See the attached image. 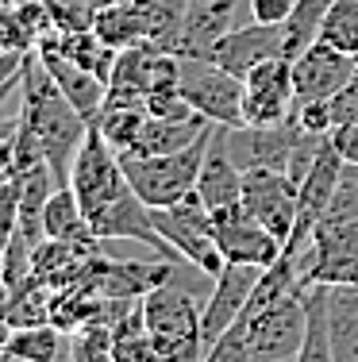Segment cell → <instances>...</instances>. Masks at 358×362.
<instances>
[{"label": "cell", "instance_id": "obj_15", "mask_svg": "<svg viewBox=\"0 0 358 362\" xmlns=\"http://www.w3.org/2000/svg\"><path fill=\"white\" fill-rule=\"evenodd\" d=\"M143 324L155 335V343L193 339V335H201V305L185 286H177V278H169L166 286L143 297Z\"/></svg>", "mask_w": 358, "mask_h": 362}, {"label": "cell", "instance_id": "obj_44", "mask_svg": "<svg viewBox=\"0 0 358 362\" xmlns=\"http://www.w3.org/2000/svg\"><path fill=\"white\" fill-rule=\"evenodd\" d=\"M278 362H293V358H278Z\"/></svg>", "mask_w": 358, "mask_h": 362}, {"label": "cell", "instance_id": "obj_2", "mask_svg": "<svg viewBox=\"0 0 358 362\" xmlns=\"http://www.w3.org/2000/svg\"><path fill=\"white\" fill-rule=\"evenodd\" d=\"M212 132H216V124L193 146L174 151V154H131V151L119 154V166H124V177L135 189V197L143 204H150V209H169L181 197L197 193L201 162H204V151H208Z\"/></svg>", "mask_w": 358, "mask_h": 362}, {"label": "cell", "instance_id": "obj_17", "mask_svg": "<svg viewBox=\"0 0 358 362\" xmlns=\"http://www.w3.org/2000/svg\"><path fill=\"white\" fill-rule=\"evenodd\" d=\"M35 50H39L42 66L50 70V77L58 81V89L66 93V100H70V105L78 108L81 116L93 124V119H97V112H100V105H105L108 85L100 81L97 74H89L85 66H78L73 58H66L50 39H39V42H35Z\"/></svg>", "mask_w": 358, "mask_h": 362}, {"label": "cell", "instance_id": "obj_18", "mask_svg": "<svg viewBox=\"0 0 358 362\" xmlns=\"http://www.w3.org/2000/svg\"><path fill=\"white\" fill-rule=\"evenodd\" d=\"M339 174H343V158H339L335 143L328 139V146H323L320 158H316V166H312L309 177L301 181V209H297V228H293L289 239H312L316 223L323 220L331 197H335Z\"/></svg>", "mask_w": 358, "mask_h": 362}, {"label": "cell", "instance_id": "obj_4", "mask_svg": "<svg viewBox=\"0 0 358 362\" xmlns=\"http://www.w3.org/2000/svg\"><path fill=\"white\" fill-rule=\"evenodd\" d=\"M239 327H243L251 362L293 358L297 347H301V339H304V327H309L304 289L289 293V297H281V300H274V305H266V308L243 313L239 316Z\"/></svg>", "mask_w": 358, "mask_h": 362}, {"label": "cell", "instance_id": "obj_13", "mask_svg": "<svg viewBox=\"0 0 358 362\" xmlns=\"http://www.w3.org/2000/svg\"><path fill=\"white\" fill-rule=\"evenodd\" d=\"M309 286H354L358 289V220L316 223Z\"/></svg>", "mask_w": 358, "mask_h": 362}, {"label": "cell", "instance_id": "obj_22", "mask_svg": "<svg viewBox=\"0 0 358 362\" xmlns=\"http://www.w3.org/2000/svg\"><path fill=\"white\" fill-rule=\"evenodd\" d=\"M93 31L108 47L124 50V47H135V42H147V16L135 0H108V4H100Z\"/></svg>", "mask_w": 358, "mask_h": 362}, {"label": "cell", "instance_id": "obj_27", "mask_svg": "<svg viewBox=\"0 0 358 362\" xmlns=\"http://www.w3.org/2000/svg\"><path fill=\"white\" fill-rule=\"evenodd\" d=\"M50 305H54V289L42 286V281H23V286L12 289V297H8L4 320L12 324V327L50 324Z\"/></svg>", "mask_w": 358, "mask_h": 362}, {"label": "cell", "instance_id": "obj_5", "mask_svg": "<svg viewBox=\"0 0 358 362\" xmlns=\"http://www.w3.org/2000/svg\"><path fill=\"white\" fill-rule=\"evenodd\" d=\"M70 189L89 220L131 189L124 177V166H119V151L97 132V124H89V135L70 166Z\"/></svg>", "mask_w": 358, "mask_h": 362}, {"label": "cell", "instance_id": "obj_37", "mask_svg": "<svg viewBox=\"0 0 358 362\" xmlns=\"http://www.w3.org/2000/svg\"><path fill=\"white\" fill-rule=\"evenodd\" d=\"M23 62H28V50L12 47V50H0V85L12 81V77L23 74Z\"/></svg>", "mask_w": 358, "mask_h": 362}, {"label": "cell", "instance_id": "obj_9", "mask_svg": "<svg viewBox=\"0 0 358 362\" xmlns=\"http://www.w3.org/2000/svg\"><path fill=\"white\" fill-rule=\"evenodd\" d=\"M301 135L297 119L289 116L285 124H239V127H224L227 139V154L235 158V166L243 170H285L293 143Z\"/></svg>", "mask_w": 358, "mask_h": 362}, {"label": "cell", "instance_id": "obj_42", "mask_svg": "<svg viewBox=\"0 0 358 362\" xmlns=\"http://www.w3.org/2000/svg\"><path fill=\"white\" fill-rule=\"evenodd\" d=\"M4 8H16V4H28V0H0Z\"/></svg>", "mask_w": 358, "mask_h": 362}, {"label": "cell", "instance_id": "obj_3", "mask_svg": "<svg viewBox=\"0 0 358 362\" xmlns=\"http://www.w3.org/2000/svg\"><path fill=\"white\" fill-rule=\"evenodd\" d=\"M150 216H155V228L162 231V239L177 251V258L193 262L197 270L208 274V278H216L227 266L224 255H220V247H216V235H212L216 216H212V209L197 193L181 197V201L169 204V209H150Z\"/></svg>", "mask_w": 358, "mask_h": 362}, {"label": "cell", "instance_id": "obj_29", "mask_svg": "<svg viewBox=\"0 0 358 362\" xmlns=\"http://www.w3.org/2000/svg\"><path fill=\"white\" fill-rule=\"evenodd\" d=\"M316 39L328 42V47H335V50H343V54L358 58V0H335L331 12L323 16Z\"/></svg>", "mask_w": 358, "mask_h": 362}, {"label": "cell", "instance_id": "obj_36", "mask_svg": "<svg viewBox=\"0 0 358 362\" xmlns=\"http://www.w3.org/2000/svg\"><path fill=\"white\" fill-rule=\"evenodd\" d=\"M16 127H20V112L16 116H0V174L12 166V139H16Z\"/></svg>", "mask_w": 358, "mask_h": 362}, {"label": "cell", "instance_id": "obj_6", "mask_svg": "<svg viewBox=\"0 0 358 362\" xmlns=\"http://www.w3.org/2000/svg\"><path fill=\"white\" fill-rule=\"evenodd\" d=\"M181 97L220 127L243 124V77L227 74L208 58H181Z\"/></svg>", "mask_w": 358, "mask_h": 362}, {"label": "cell", "instance_id": "obj_12", "mask_svg": "<svg viewBox=\"0 0 358 362\" xmlns=\"http://www.w3.org/2000/svg\"><path fill=\"white\" fill-rule=\"evenodd\" d=\"M358 58L343 54V50L328 47V42H309L301 54L293 58V89L297 100H331L343 93L354 77Z\"/></svg>", "mask_w": 358, "mask_h": 362}, {"label": "cell", "instance_id": "obj_40", "mask_svg": "<svg viewBox=\"0 0 358 362\" xmlns=\"http://www.w3.org/2000/svg\"><path fill=\"white\" fill-rule=\"evenodd\" d=\"M0 362H31V358H23V355H16V351H0Z\"/></svg>", "mask_w": 358, "mask_h": 362}, {"label": "cell", "instance_id": "obj_33", "mask_svg": "<svg viewBox=\"0 0 358 362\" xmlns=\"http://www.w3.org/2000/svg\"><path fill=\"white\" fill-rule=\"evenodd\" d=\"M204 362H251V351H246V339H243V327L232 324L208 351H204Z\"/></svg>", "mask_w": 358, "mask_h": 362}, {"label": "cell", "instance_id": "obj_10", "mask_svg": "<svg viewBox=\"0 0 358 362\" xmlns=\"http://www.w3.org/2000/svg\"><path fill=\"white\" fill-rule=\"evenodd\" d=\"M258 274H262V266L227 262L224 270L212 278L208 297H204V305H201V339H204V347H212L227 327L239 324V316H243L246 300H251V293H254Z\"/></svg>", "mask_w": 358, "mask_h": 362}, {"label": "cell", "instance_id": "obj_39", "mask_svg": "<svg viewBox=\"0 0 358 362\" xmlns=\"http://www.w3.org/2000/svg\"><path fill=\"white\" fill-rule=\"evenodd\" d=\"M8 297H12V289H8L4 278H0V320H4V313H8Z\"/></svg>", "mask_w": 358, "mask_h": 362}, {"label": "cell", "instance_id": "obj_21", "mask_svg": "<svg viewBox=\"0 0 358 362\" xmlns=\"http://www.w3.org/2000/svg\"><path fill=\"white\" fill-rule=\"evenodd\" d=\"M328 327L335 362H358V289L328 286Z\"/></svg>", "mask_w": 358, "mask_h": 362}, {"label": "cell", "instance_id": "obj_20", "mask_svg": "<svg viewBox=\"0 0 358 362\" xmlns=\"http://www.w3.org/2000/svg\"><path fill=\"white\" fill-rule=\"evenodd\" d=\"M42 228H47V239H66V243H85V247L100 243L70 185H58L54 193H50L47 212H42Z\"/></svg>", "mask_w": 358, "mask_h": 362}, {"label": "cell", "instance_id": "obj_35", "mask_svg": "<svg viewBox=\"0 0 358 362\" xmlns=\"http://www.w3.org/2000/svg\"><path fill=\"white\" fill-rule=\"evenodd\" d=\"M331 143H335L339 158L351 162V166H358V119H351V124H335V127H331Z\"/></svg>", "mask_w": 358, "mask_h": 362}, {"label": "cell", "instance_id": "obj_7", "mask_svg": "<svg viewBox=\"0 0 358 362\" xmlns=\"http://www.w3.org/2000/svg\"><path fill=\"white\" fill-rule=\"evenodd\" d=\"M293 108V58H266L243 77V124H285Z\"/></svg>", "mask_w": 358, "mask_h": 362}, {"label": "cell", "instance_id": "obj_41", "mask_svg": "<svg viewBox=\"0 0 358 362\" xmlns=\"http://www.w3.org/2000/svg\"><path fill=\"white\" fill-rule=\"evenodd\" d=\"M54 362H78V358H73V355H70V343H66V347H62V355H58Z\"/></svg>", "mask_w": 358, "mask_h": 362}, {"label": "cell", "instance_id": "obj_19", "mask_svg": "<svg viewBox=\"0 0 358 362\" xmlns=\"http://www.w3.org/2000/svg\"><path fill=\"white\" fill-rule=\"evenodd\" d=\"M212 127L208 116H150L147 112V124H143L139 139H135L131 154H174V151H185V146H193L201 139L204 132Z\"/></svg>", "mask_w": 358, "mask_h": 362}, {"label": "cell", "instance_id": "obj_30", "mask_svg": "<svg viewBox=\"0 0 358 362\" xmlns=\"http://www.w3.org/2000/svg\"><path fill=\"white\" fill-rule=\"evenodd\" d=\"M70 355L78 362H116L112 358V324L89 320L70 332Z\"/></svg>", "mask_w": 358, "mask_h": 362}, {"label": "cell", "instance_id": "obj_8", "mask_svg": "<svg viewBox=\"0 0 358 362\" xmlns=\"http://www.w3.org/2000/svg\"><path fill=\"white\" fill-rule=\"evenodd\" d=\"M243 209L258 223L285 243L297 228V209H301V189L285 170H246L243 174Z\"/></svg>", "mask_w": 358, "mask_h": 362}, {"label": "cell", "instance_id": "obj_28", "mask_svg": "<svg viewBox=\"0 0 358 362\" xmlns=\"http://www.w3.org/2000/svg\"><path fill=\"white\" fill-rule=\"evenodd\" d=\"M335 0H297L293 16L285 20V58H297L309 42H316V31Z\"/></svg>", "mask_w": 358, "mask_h": 362}, {"label": "cell", "instance_id": "obj_43", "mask_svg": "<svg viewBox=\"0 0 358 362\" xmlns=\"http://www.w3.org/2000/svg\"><path fill=\"white\" fill-rule=\"evenodd\" d=\"M351 81H354V85H358V66H354V77H351Z\"/></svg>", "mask_w": 358, "mask_h": 362}, {"label": "cell", "instance_id": "obj_16", "mask_svg": "<svg viewBox=\"0 0 358 362\" xmlns=\"http://www.w3.org/2000/svg\"><path fill=\"white\" fill-rule=\"evenodd\" d=\"M197 197L212 212L243 204V170H239L235 158L227 154V139H224V127L220 124H216V132H212L208 151H204V162H201Z\"/></svg>", "mask_w": 358, "mask_h": 362}, {"label": "cell", "instance_id": "obj_26", "mask_svg": "<svg viewBox=\"0 0 358 362\" xmlns=\"http://www.w3.org/2000/svg\"><path fill=\"white\" fill-rule=\"evenodd\" d=\"M304 308H309V327L297 347L293 362H335L331 355V327H328V286L304 289Z\"/></svg>", "mask_w": 358, "mask_h": 362}, {"label": "cell", "instance_id": "obj_31", "mask_svg": "<svg viewBox=\"0 0 358 362\" xmlns=\"http://www.w3.org/2000/svg\"><path fill=\"white\" fill-rule=\"evenodd\" d=\"M347 220H358V166H351V162H343L335 197H331L320 223H347Z\"/></svg>", "mask_w": 358, "mask_h": 362}, {"label": "cell", "instance_id": "obj_38", "mask_svg": "<svg viewBox=\"0 0 358 362\" xmlns=\"http://www.w3.org/2000/svg\"><path fill=\"white\" fill-rule=\"evenodd\" d=\"M12 235H16V220H12V216H4V212H0V258H4L8 243H12Z\"/></svg>", "mask_w": 358, "mask_h": 362}, {"label": "cell", "instance_id": "obj_1", "mask_svg": "<svg viewBox=\"0 0 358 362\" xmlns=\"http://www.w3.org/2000/svg\"><path fill=\"white\" fill-rule=\"evenodd\" d=\"M20 119L42 146V158L54 170L58 185H70V166L78 158L85 135H89V119L66 100L58 81L42 66L39 50H28V62L20 74Z\"/></svg>", "mask_w": 358, "mask_h": 362}, {"label": "cell", "instance_id": "obj_11", "mask_svg": "<svg viewBox=\"0 0 358 362\" xmlns=\"http://www.w3.org/2000/svg\"><path fill=\"white\" fill-rule=\"evenodd\" d=\"M212 216H216L212 235H216V247H220V255H224V262L262 266V270H266L270 262H278V255H281L285 243H281L266 223L254 220L243 204L224 209V212H212Z\"/></svg>", "mask_w": 358, "mask_h": 362}, {"label": "cell", "instance_id": "obj_14", "mask_svg": "<svg viewBox=\"0 0 358 362\" xmlns=\"http://www.w3.org/2000/svg\"><path fill=\"white\" fill-rule=\"evenodd\" d=\"M285 54V28L281 23H243V28L227 31L224 39H216L208 47V62L224 66L227 74L235 77H246L258 62H266V58H278Z\"/></svg>", "mask_w": 358, "mask_h": 362}, {"label": "cell", "instance_id": "obj_32", "mask_svg": "<svg viewBox=\"0 0 358 362\" xmlns=\"http://www.w3.org/2000/svg\"><path fill=\"white\" fill-rule=\"evenodd\" d=\"M293 119L301 132H316V135H331L335 116H331V100H297Z\"/></svg>", "mask_w": 358, "mask_h": 362}, {"label": "cell", "instance_id": "obj_25", "mask_svg": "<svg viewBox=\"0 0 358 362\" xmlns=\"http://www.w3.org/2000/svg\"><path fill=\"white\" fill-rule=\"evenodd\" d=\"M93 124L119 154H127L135 146V139H139L143 124H147V105L143 100H105Z\"/></svg>", "mask_w": 358, "mask_h": 362}, {"label": "cell", "instance_id": "obj_23", "mask_svg": "<svg viewBox=\"0 0 358 362\" xmlns=\"http://www.w3.org/2000/svg\"><path fill=\"white\" fill-rule=\"evenodd\" d=\"M42 39H50L66 58H73L78 66H85L89 74H97L100 81L108 85V77H112V66H116V54H119V50L108 47V42L100 39L93 28H85V31H50V35H42Z\"/></svg>", "mask_w": 358, "mask_h": 362}, {"label": "cell", "instance_id": "obj_34", "mask_svg": "<svg viewBox=\"0 0 358 362\" xmlns=\"http://www.w3.org/2000/svg\"><path fill=\"white\" fill-rule=\"evenodd\" d=\"M293 4L297 0H251V20L254 23H281L293 16Z\"/></svg>", "mask_w": 358, "mask_h": 362}, {"label": "cell", "instance_id": "obj_24", "mask_svg": "<svg viewBox=\"0 0 358 362\" xmlns=\"http://www.w3.org/2000/svg\"><path fill=\"white\" fill-rule=\"evenodd\" d=\"M112 358L116 362H162L155 335L143 324V297L112 324Z\"/></svg>", "mask_w": 358, "mask_h": 362}]
</instances>
